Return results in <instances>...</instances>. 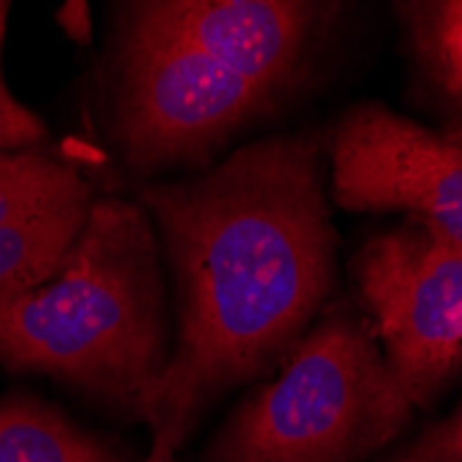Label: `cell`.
Wrapping results in <instances>:
<instances>
[{
  "instance_id": "1",
  "label": "cell",
  "mask_w": 462,
  "mask_h": 462,
  "mask_svg": "<svg viewBox=\"0 0 462 462\" xmlns=\"http://www.w3.org/2000/svg\"><path fill=\"white\" fill-rule=\"evenodd\" d=\"M142 199L178 285V346L136 412L150 451L175 454L208 404L297 346L327 300L335 236L319 150L302 136L246 144Z\"/></svg>"
},
{
  "instance_id": "2",
  "label": "cell",
  "mask_w": 462,
  "mask_h": 462,
  "mask_svg": "<svg viewBox=\"0 0 462 462\" xmlns=\"http://www.w3.org/2000/svg\"><path fill=\"white\" fill-rule=\"evenodd\" d=\"M0 360L139 410L170 363L158 246L144 208L92 202L61 269L0 305Z\"/></svg>"
},
{
  "instance_id": "3",
  "label": "cell",
  "mask_w": 462,
  "mask_h": 462,
  "mask_svg": "<svg viewBox=\"0 0 462 462\" xmlns=\"http://www.w3.org/2000/svg\"><path fill=\"white\" fill-rule=\"evenodd\" d=\"M410 410L371 329L335 313L227 418L205 462H360L399 435Z\"/></svg>"
},
{
  "instance_id": "4",
  "label": "cell",
  "mask_w": 462,
  "mask_h": 462,
  "mask_svg": "<svg viewBox=\"0 0 462 462\" xmlns=\"http://www.w3.org/2000/svg\"><path fill=\"white\" fill-rule=\"evenodd\" d=\"M116 125L139 175L205 161L272 100L255 83L152 25L134 4L122 12Z\"/></svg>"
},
{
  "instance_id": "5",
  "label": "cell",
  "mask_w": 462,
  "mask_h": 462,
  "mask_svg": "<svg viewBox=\"0 0 462 462\" xmlns=\"http://www.w3.org/2000/svg\"><path fill=\"white\" fill-rule=\"evenodd\" d=\"M355 277L404 396L432 404L462 368V252L407 225L371 238Z\"/></svg>"
},
{
  "instance_id": "6",
  "label": "cell",
  "mask_w": 462,
  "mask_h": 462,
  "mask_svg": "<svg viewBox=\"0 0 462 462\" xmlns=\"http://www.w3.org/2000/svg\"><path fill=\"white\" fill-rule=\"evenodd\" d=\"M332 191L349 211H404L462 252V139L380 103L346 111L332 134Z\"/></svg>"
},
{
  "instance_id": "7",
  "label": "cell",
  "mask_w": 462,
  "mask_h": 462,
  "mask_svg": "<svg viewBox=\"0 0 462 462\" xmlns=\"http://www.w3.org/2000/svg\"><path fill=\"white\" fill-rule=\"evenodd\" d=\"M92 202L69 158L39 147L0 152V305L61 269Z\"/></svg>"
},
{
  "instance_id": "8",
  "label": "cell",
  "mask_w": 462,
  "mask_h": 462,
  "mask_svg": "<svg viewBox=\"0 0 462 462\" xmlns=\"http://www.w3.org/2000/svg\"><path fill=\"white\" fill-rule=\"evenodd\" d=\"M134 6L269 97L300 69L324 9L300 0H155Z\"/></svg>"
},
{
  "instance_id": "9",
  "label": "cell",
  "mask_w": 462,
  "mask_h": 462,
  "mask_svg": "<svg viewBox=\"0 0 462 462\" xmlns=\"http://www.w3.org/2000/svg\"><path fill=\"white\" fill-rule=\"evenodd\" d=\"M0 462H122L33 396L0 402Z\"/></svg>"
},
{
  "instance_id": "10",
  "label": "cell",
  "mask_w": 462,
  "mask_h": 462,
  "mask_svg": "<svg viewBox=\"0 0 462 462\" xmlns=\"http://www.w3.org/2000/svg\"><path fill=\"white\" fill-rule=\"evenodd\" d=\"M402 9L427 72L462 114V0L410 4ZM454 136L462 139V131Z\"/></svg>"
},
{
  "instance_id": "11",
  "label": "cell",
  "mask_w": 462,
  "mask_h": 462,
  "mask_svg": "<svg viewBox=\"0 0 462 462\" xmlns=\"http://www.w3.org/2000/svg\"><path fill=\"white\" fill-rule=\"evenodd\" d=\"M9 9L12 6L6 0H0V51H4V39H6ZM45 134L48 131H45V125H42V119L31 108H25L6 87L4 64H0V152L33 150L45 139Z\"/></svg>"
},
{
  "instance_id": "12",
  "label": "cell",
  "mask_w": 462,
  "mask_h": 462,
  "mask_svg": "<svg viewBox=\"0 0 462 462\" xmlns=\"http://www.w3.org/2000/svg\"><path fill=\"white\" fill-rule=\"evenodd\" d=\"M385 462H462V404Z\"/></svg>"
},
{
  "instance_id": "13",
  "label": "cell",
  "mask_w": 462,
  "mask_h": 462,
  "mask_svg": "<svg viewBox=\"0 0 462 462\" xmlns=\"http://www.w3.org/2000/svg\"><path fill=\"white\" fill-rule=\"evenodd\" d=\"M56 20L61 25V31L69 39H75L78 45H89V39H92V17H89V6L87 4H78V0H72V4H64L56 12Z\"/></svg>"
},
{
  "instance_id": "14",
  "label": "cell",
  "mask_w": 462,
  "mask_h": 462,
  "mask_svg": "<svg viewBox=\"0 0 462 462\" xmlns=\"http://www.w3.org/2000/svg\"><path fill=\"white\" fill-rule=\"evenodd\" d=\"M142 462H178V457L175 454H152L150 451Z\"/></svg>"
}]
</instances>
